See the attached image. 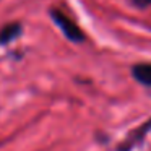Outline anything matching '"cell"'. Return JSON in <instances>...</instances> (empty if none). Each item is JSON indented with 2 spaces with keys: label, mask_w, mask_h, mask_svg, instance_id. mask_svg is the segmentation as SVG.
<instances>
[{
  "label": "cell",
  "mask_w": 151,
  "mask_h": 151,
  "mask_svg": "<svg viewBox=\"0 0 151 151\" xmlns=\"http://www.w3.org/2000/svg\"><path fill=\"white\" fill-rule=\"evenodd\" d=\"M49 15H50V18H52V21L60 28V31H62L63 36L68 41H72V42H75V44H81L83 41L86 39V36L83 34V31L80 29L78 24H76L72 18L67 17L63 12H60L59 8H50Z\"/></svg>",
  "instance_id": "6da1fadb"
},
{
  "label": "cell",
  "mask_w": 151,
  "mask_h": 151,
  "mask_svg": "<svg viewBox=\"0 0 151 151\" xmlns=\"http://www.w3.org/2000/svg\"><path fill=\"white\" fill-rule=\"evenodd\" d=\"M151 132V119H148L146 122H143L141 125H138L137 128H133L132 132H128V135L117 145L115 151H133L145 141V138L150 135Z\"/></svg>",
  "instance_id": "7a4b0ae2"
},
{
  "label": "cell",
  "mask_w": 151,
  "mask_h": 151,
  "mask_svg": "<svg viewBox=\"0 0 151 151\" xmlns=\"http://www.w3.org/2000/svg\"><path fill=\"white\" fill-rule=\"evenodd\" d=\"M132 76L140 85L151 88V63H137L132 67Z\"/></svg>",
  "instance_id": "3957f363"
},
{
  "label": "cell",
  "mask_w": 151,
  "mask_h": 151,
  "mask_svg": "<svg viewBox=\"0 0 151 151\" xmlns=\"http://www.w3.org/2000/svg\"><path fill=\"white\" fill-rule=\"evenodd\" d=\"M21 31H23V28H21V23H18V21L5 24V26L0 29V44L5 46V44L15 41L17 37L21 36Z\"/></svg>",
  "instance_id": "277c9868"
},
{
  "label": "cell",
  "mask_w": 151,
  "mask_h": 151,
  "mask_svg": "<svg viewBox=\"0 0 151 151\" xmlns=\"http://www.w3.org/2000/svg\"><path fill=\"white\" fill-rule=\"evenodd\" d=\"M132 4L138 8H148L151 5V0H132Z\"/></svg>",
  "instance_id": "5b68a950"
}]
</instances>
